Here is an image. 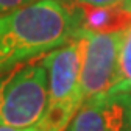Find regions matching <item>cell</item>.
<instances>
[{
  "mask_svg": "<svg viewBox=\"0 0 131 131\" xmlns=\"http://www.w3.org/2000/svg\"><path fill=\"white\" fill-rule=\"evenodd\" d=\"M131 92V27L125 31L117 62V78L108 94Z\"/></svg>",
  "mask_w": 131,
  "mask_h": 131,
  "instance_id": "52a82bcc",
  "label": "cell"
},
{
  "mask_svg": "<svg viewBox=\"0 0 131 131\" xmlns=\"http://www.w3.org/2000/svg\"><path fill=\"white\" fill-rule=\"evenodd\" d=\"M67 131H131V92L106 94L83 102Z\"/></svg>",
  "mask_w": 131,
  "mask_h": 131,
  "instance_id": "5b68a950",
  "label": "cell"
},
{
  "mask_svg": "<svg viewBox=\"0 0 131 131\" xmlns=\"http://www.w3.org/2000/svg\"><path fill=\"white\" fill-rule=\"evenodd\" d=\"M48 103V72L44 58L0 73V126L38 125Z\"/></svg>",
  "mask_w": 131,
  "mask_h": 131,
  "instance_id": "3957f363",
  "label": "cell"
},
{
  "mask_svg": "<svg viewBox=\"0 0 131 131\" xmlns=\"http://www.w3.org/2000/svg\"><path fill=\"white\" fill-rule=\"evenodd\" d=\"M78 30L75 11L59 0H38L0 16V73L50 53Z\"/></svg>",
  "mask_w": 131,
  "mask_h": 131,
  "instance_id": "6da1fadb",
  "label": "cell"
},
{
  "mask_svg": "<svg viewBox=\"0 0 131 131\" xmlns=\"http://www.w3.org/2000/svg\"><path fill=\"white\" fill-rule=\"evenodd\" d=\"M83 30V28H81ZM84 31L80 86L83 102L106 95L116 83L119 52L125 31L91 33Z\"/></svg>",
  "mask_w": 131,
  "mask_h": 131,
  "instance_id": "277c9868",
  "label": "cell"
},
{
  "mask_svg": "<svg viewBox=\"0 0 131 131\" xmlns=\"http://www.w3.org/2000/svg\"><path fill=\"white\" fill-rule=\"evenodd\" d=\"M83 48L84 31L80 28L70 41L44 55L48 72V103L38 123L44 131H64L83 103L80 86Z\"/></svg>",
  "mask_w": 131,
  "mask_h": 131,
  "instance_id": "7a4b0ae2",
  "label": "cell"
},
{
  "mask_svg": "<svg viewBox=\"0 0 131 131\" xmlns=\"http://www.w3.org/2000/svg\"><path fill=\"white\" fill-rule=\"evenodd\" d=\"M80 28L91 33H119L131 27V11L123 5L73 8Z\"/></svg>",
  "mask_w": 131,
  "mask_h": 131,
  "instance_id": "8992f818",
  "label": "cell"
},
{
  "mask_svg": "<svg viewBox=\"0 0 131 131\" xmlns=\"http://www.w3.org/2000/svg\"><path fill=\"white\" fill-rule=\"evenodd\" d=\"M35 2H38V0H0V16L13 13L16 9H20Z\"/></svg>",
  "mask_w": 131,
  "mask_h": 131,
  "instance_id": "9c48e42d",
  "label": "cell"
},
{
  "mask_svg": "<svg viewBox=\"0 0 131 131\" xmlns=\"http://www.w3.org/2000/svg\"><path fill=\"white\" fill-rule=\"evenodd\" d=\"M69 9L80 8V6H116L123 5L126 0H59Z\"/></svg>",
  "mask_w": 131,
  "mask_h": 131,
  "instance_id": "ba28073f",
  "label": "cell"
},
{
  "mask_svg": "<svg viewBox=\"0 0 131 131\" xmlns=\"http://www.w3.org/2000/svg\"><path fill=\"white\" fill-rule=\"evenodd\" d=\"M0 131H44L39 125H33L28 128H11V126H0Z\"/></svg>",
  "mask_w": 131,
  "mask_h": 131,
  "instance_id": "30bf717a",
  "label": "cell"
}]
</instances>
